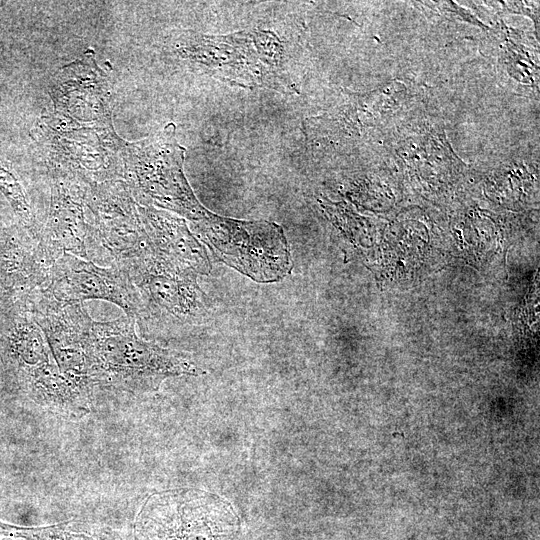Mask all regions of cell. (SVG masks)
Wrapping results in <instances>:
<instances>
[{"label":"cell","instance_id":"cell-1","mask_svg":"<svg viewBox=\"0 0 540 540\" xmlns=\"http://www.w3.org/2000/svg\"><path fill=\"white\" fill-rule=\"evenodd\" d=\"M0 309V356L20 391L54 414L69 419L86 415L89 394L60 371L27 301Z\"/></svg>","mask_w":540,"mask_h":540},{"label":"cell","instance_id":"cell-2","mask_svg":"<svg viewBox=\"0 0 540 540\" xmlns=\"http://www.w3.org/2000/svg\"><path fill=\"white\" fill-rule=\"evenodd\" d=\"M135 318L93 323L87 350L88 382L131 393L155 391L171 376L199 375L184 353L138 337Z\"/></svg>","mask_w":540,"mask_h":540},{"label":"cell","instance_id":"cell-3","mask_svg":"<svg viewBox=\"0 0 540 540\" xmlns=\"http://www.w3.org/2000/svg\"><path fill=\"white\" fill-rule=\"evenodd\" d=\"M31 136L42 149L49 171L91 187L122 179L125 140L113 124H85L55 112L38 119Z\"/></svg>","mask_w":540,"mask_h":540},{"label":"cell","instance_id":"cell-4","mask_svg":"<svg viewBox=\"0 0 540 540\" xmlns=\"http://www.w3.org/2000/svg\"><path fill=\"white\" fill-rule=\"evenodd\" d=\"M184 152L172 123L157 135L126 141L122 179L138 205H155L198 223L208 211L197 201L184 176Z\"/></svg>","mask_w":540,"mask_h":540},{"label":"cell","instance_id":"cell-5","mask_svg":"<svg viewBox=\"0 0 540 540\" xmlns=\"http://www.w3.org/2000/svg\"><path fill=\"white\" fill-rule=\"evenodd\" d=\"M238 529L226 501L194 489L152 495L135 521L136 540H233Z\"/></svg>","mask_w":540,"mask_h":540},{"label":"cell","instance_id":"cell-6","mask_svg":"<svg viewBox=\"0 0 540 540\" xmlns=\"http://www.w3.org/2000/svg\"><path fill=\"white\" fill-rule=\"evenodd\" d=\"M86 207L93 216L87 236V258L123 269L151 248L137 203L123 179L88 188Z\"/></svg>","mask_w":540,"mask_h":540},{"label":"cell","instance_id":"cell-7","mask_svg":"<svg viewBox=\"0 0 540 540\" xmlns=\"http://www.w3.org/2000/svg\"><path fill=\"white\" fill-rule=\"evenodd\" d=\"M28 299L60 371L89 394L87 350L94 321L83 302L58 299L46 287Z\"/></svg>","mask_w":540,"mask_h":540},{"label":"cell","instance_id":"cell-8","mask_svg":"<svg viewBox=\"0 0 540 540\" xmlns=\"http://www.w3.org/2000/svg\"><path fill=\"white\" fill-rule=\"evenodd\" d=\"M46 289L66 301L104 300L135 318L143 308L141 296L127 271L101 267L73 254L64 253L52 265Z\"/></svg>","mask_w":540,"mask_h":540},{"label":"cell","instance_id":"cell-9","mask_svg":"<svg viewBox=\"0 0 540 540\" xmlns=\"http://www.w3.org/2000/svg\"><path fill=\"white\" fill-rule=\"evenodd\" d=\"M49 176L50 206L37 241L39 255L50 267L64 253L87 259L89 223L84 209L89 186L56 171Z\"/></svg>","mask_w":540,"mask_h":540},{"label":"cell","instance_id":"cell-10","mask_svg":"<svg viewBox=\"0 0 540 540\" xmlns=\"http://www.w3.org/2000/svg\"><path fill=\"white\" fill-rule=\"evenodd\" d=\"M50 95L57 114L85 124L112 122L109 79L91 53L58 71Z\"/></svg>","mask_w":540,"mask_h":540},{"label":"cell","instance_id":"cell-11","mask_svg":"<svg viewBox=\"0 0 540 540\" xmlns=\"http://www.w3.org/2000/svg\"><path fill=\"white\" fill-rule=\"evenodd\" d=\"M137 209L151 250L157 256L185 270L208 271L204 249L183 219L154 207L137 204Z\"/></svg>","mask_w":540,"mask_h":540},{"label":"cell","instance_id":"cell-12","mask_svg":"<svg viewBox=\"0 0 540 540\" xmlns=\"http://www.w3.org/2000/svg\"><path fill=\"white\" fill-rule=\"evenodd\" d=\"M32 540H120L110 528L81 522H65L46 527H21Z\"/></svg>","mask_w":540,"mask_h":540},{"label":"cell","instance_id":"cell-13","mask_svg":"<svg viewBox=\"0 0 540 540\" xmlns=\"http://www.w3.org/2000/svg\"><path fill=\"white\" fill-rule=\"evenodd\" d=\"M0 191L10 203L22 229L37 243L42 226L33 213L20 181L11 168L1 160Z\"/></svg>","mask_w":540,"mask_h":540},{"label":"cell","instance_id":"cell-14","mask_svg":"<svg viewBox=\"0 0 540 540\" xmlns=\"http://www.w3.org/2000/svg\"><path fill=\"white\" fill-rule=\"evenodd\" d=\"M21 527L13 526L8 529H2L0 532V540H32L22 534Z\"/></svg>","mask_w":540,"mask_h":540},{"label":"cell","instance_id":"cell-15","mask_svg":"<svg viewBox=\"0 0 540 540\" xmlns=\"http://www.w3.org/2000/svg\"><path fill=\"white\" fill-rule=\"evenodd\" d=\"M6 244H7V235H6V232H4L2 235H0V260L4 253Z\"/></svg>","mask_w":540,"mask_h":540},{"label":"cell","instance_id":"cell-16","mask_svg":"<svg viewBox=\"0 0 540 540\" xmlns=\"http://www.w3.org/2000/svg\"><path fill=\"white\" fill-rule=\"evenodd\" d=\"M11 527H13V525H8V524L2 523L0 521V528L1 529H8V528H11Z\"/></svg>","mask_w":540,"mask_h":540}]
</instances>
